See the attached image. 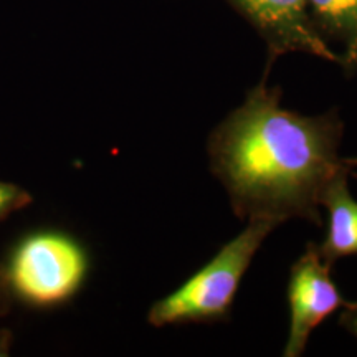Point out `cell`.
I'll use <instances>...</instances> for the list:
<instances>
[{"mask_svg": "<svg viewBox=\"0 0 357 357\" xmlns=\"http://www.w3.org/2000/svg\"><path fill=\"white\" fill-rule=\"evenodd\" d=\"M32 200L30 192L25 190L24 187L0 181V222L6 220L13 212L29 207Z\"/></svg>", "mask_w": 357, "mask_h": 357, "instance_id": "cell-8", "label": "cell"}, {"mask_svg": "<svg viewBox=\"0 0 357 357\" xmlns=\"http://www.w3.org/2000/svg\"><path fill=\"white\" fill-rule=\"evenodd\" d=\"M12 341H13V334L8 331V329H2V331H0V357L10 356Z\"/></svg>", "mask_w": 357, "mask_h": 357, "instance_id": "cell-11", "label": "cell"}, {"mask_svg": "<svg viewBox=\"0 0 357 357\" xmlns=\"http://www.w3.org/2000/svg\"><path fill=\"white\" fill-rule=\"evenodd\" d=\"M339 324L357 339V301H349L341 312Z\"/></svg>", "mask_w": 357, "mask_h": 357, "instance_id": "cell-9", "label": "cell"}, {"mask_svg": "<svg viewBox=\"0 0 357 357\" xmlns=\"http://www.w3.org/2000/svg\"><path fill=\"white\" fill-rule=\"evenodd\" d=\"M12 296L8 291L7 283H6V275H3V265L0 263V316L7 314V311L12 306Z\"/></svg>", "mask_w": 357, "mask_h": 357, "instance_id": "cell-10", "label": "cell"}, {"mask_svg": "<svg viewBox=\"0 0 357 357\" xmlns=\"http://www.w3.org/2000/svg\"><path fill=\"white\" fill-rule=\"evenodd\" d=\"M278 223L265 218L248 220L242 234L225 243L220 252L176 291L151 306L147 321L154 328L169 324L202 323L227 318L245 271Z\"/></svg>", "mask_w": 357, "mask_h": 357, "instance_id": "cell-2", "label": "cell"}, {"mask_svg": "<svg viewBox=\"0 0 357 357\" xmlns=\"http://www.w3.org/2000/svg\"><path fill=\"white\" fill-rule=\"evenodd\" d=\"M331 268L314 243H307L306 252L293 265L288 281L289 333L283 349L284 357L301 356L312 329L349 303L333 281Z\"/></svg>", "mask_w": 357, "mask_h": 357, "instance_id": "cell-5", "label": "cell"}, {"mask_svg": "<svg viewBox=\"0 0 357 357\" xmlns=\"http://www.w3.org/2000/svg\"><path fill=\"white\" fill-rule=\"evenodd\" d=\"M310 15L321 38L331 47L337 45V55L346 75L357 71V0H306ZM333 48V47H331Z\"/></svg>", "mask_w": 357, "mask_h": 357, "instance_id": "cell-7", "label": "cell"}, {"mask_svg": "<svg viewBox=\"0 0 357 357\" xmlns=\"http://www.w3.org/2000/svg\"><path fill=\"white\" fill-rule=\"evenodd\" d=\"M253 30L268 50V68L278 56L307 53L339 65L337 53L321 38L312 24L306 0H227ZM265 71V73H266Z\"/></svg>", "mask_w": 357, "mask_h": 357, "instance_id": "cell-4", "label": "cell"}, {"mask_svg": "<svg viewBox=\"0 0 357 357\" xmlns=\"http://www.w3.org/2000/svg\"><path fill=\"white\" fill-rule=\"evenodd\" d=\"M3 265L12 300L32 307H55L79 291L88 275L86 250L58 230L25 235Z\"/></svg>", "mask_w": 357, "mask_h": 357, "instance_id": "cell-3", "label": "cell"}, {"mask_svg": "<svg viewBox=\"0 0 357 357\" xmlns=\"http://www.w3.org/2000/svg\"><path fill=\"white\" fill-rule=\"evenodd\" d=\"M351 171L347 169L334 177L321 197V207L328 211L329 218L328 235L318 245V252L331 266L339 258L357 253V200L349 190Z\"/></svg>", "mask_w": 357, "mask_h": 357, "instance_id": "cell-6", "label": "cell"}, {"mask_svg": "<svg viewBox=\"0 0 357 357\" xmlns=\"http://www.w3.org/2000/svg\"><path fill=\"white\" fill-rule=\"evenodd\" d=\"M265 79L208 137L212 171L236 217L321 225L326 187L352 169L339 155L342 121L336 109L318 116L284 109L280 88Z\"/></svg>", "mask_w": 357, "mask_h": 357, "instance_id": "cell-1", "label": "cell"}, {"mask_svg": "<svg viewBox=\"0 0 357 357\" xmlns=\"http://www.w3.org/2000/svg\"><path fill=\"white\" fill-rule=\"evenodd\" d=\"M344 162L352 169L357 167V155H356V158H344Z\"/></svg>", "mask_w": 357, "mask_h": 357, "instance_id": "cell-12", "label": "cell"}]
</instances>
